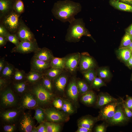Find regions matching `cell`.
Instances as JSON below:
<instances>
[{
    "label": "cell",
    "mask_w": 132,
    "mask_h": 132,
    "mask_svg": "<svg viewBox=\"0 0 132 132\" xmlns=\"http://www.w3.org/2000/svg\"><path fill=\"white\" fill-rule=\"evenodd\" d=\"M80 3L69 0H59L55 2L52 10V14L57 19L69 23L75 18V16L81 11Z\"/></svg>",
    "instance_id": "1"
},
{
    "label": "cell",
    "mask_w": 132,
    "mask_h": 132,
    "mask_svg": "<svg viewBox=\"0 0 132 132\" xmlns=\"http://www.w3.org/2000/svg\"><path fill=\"white\" fill-rule=\"evenodd\" d=\"M83 36H90L85 28L82 19H75L70 23L66 36V41L69 42L79 41Z\"/></svg>",
    "instance_id": "2"
},
{
    "label": "cell",
    "mask_w": 132,
    "mask_h": 132,
    "mask_svg": "<svg viewBox=\"0 0 132 132\" xmlns=\"http://www.w3.org/2000/svg\"><path fill=\"white\" fill-rule=\"evenodd\" d=\"M121 98L117 100L110 103L101 108L98 116L100 120L107 122L111 119L114 115L118 106L122 101Z\"/></svg>",
    "instance_id": "3"
},
{
    "label": "cell",
    "mask_w": 132,
    "mask_h": 132,
    "mask_svg": "<svg viewBox=\"0 0 132 132\" xmlns=\"http://www.w3.org/2000/svg\"><path fill=\"white\" fill-rule=\"evenodd\" d=\"M33 92L37 101L41 105L48 104L53 97L51 92L48 90L43 85H39L33 89Z\"/></svg>",
    "instance_id": "4"
},
{
    "label": "cell",
    "mask_w": 132,
    "mask_h": 132,
    "mask_svg": "<svg viewBox=\"0 0 132 132\" xmlns=\"http://www.w3.org/2000/svg\"><path fill=\"white\" fill-rule=\"evenodd\" d=\"M45 117L49 122L59 123L67 121L69 119L68 115L62 111L54 108H49L44 111Z\"/></svg>",
    "instance_id": "5"
},
{
    "label": "cell",
    "mask_w": 132,
    "mask_h": 132,
    "mask_svg": "<svg viewBox=\"0 0 132 132\" xmlns=\"http://www.w3.org/2000/svg\"><path fill=\"white\" fill-rule=\"evenodd\" d=\"M122 102L118 106L112 117L106 122L108 125H123L127 123L129 121L130 119L126 117L124 112L122 104Z\"/></svg>",
    "instance_id": "6"
},
{
    "label": "cell",
    "mask_w": 132,
    "mask_h": 132,
    "mask_svg": "<svg viewBox=\"0 0 132 132\" xmlns=\"http://www.w3.org/2000/svg\"><path fill=\"white\" fill-rule=\"evenodd\" d=\"M39 48L36 40L32 41H22L13 48L11 52L27 54L35 52Z\"/></svg>",
    "instance_id": "7"
},
{
    "label": "cell",
    "mask_w": 132,
    "mask_h": 132,
    "mask_svg": "<svg viewBox=\"0 0 132 132\" xmlns=\"http://www.w3.org/2000/svg\"><path fill=\"white\" fill-rule=\"evenodd\" d=\"M79 65L80 70L83 72L94 69L96 64L94 59L88 53L84 52L80 54Z\"/></svg>",
    "instance_id": "8"
},
{
    "label": "cell",
    "mask_w": 132,
    "mask_h": 132,
    "mask_svg": "<svg viewBox=\"0 0 132 132\" xmlns=\"http://www.w3.org/2000/svg\"><path fill=\"white\" fill-rule=\"evenodd\" d=\"M19 16L12 12L6 16L4 20L5 26L11 31H15L19 26Z\"/></svg>",
    "instance_id": "9"
},
{
    "label": "cell",
    "mask_w": 132,
    "mask_h": 132,
    "mask_svg": "<svg viewBox=\"0 0 132 132\" xmlns=\"http://www.w3.org/2000/svg\"><path fill=\"white\" fill-rule=\"evenodd\" d=\"M67 95L68 97L75 103H77L79 93L78 88L77 81L73 78L69 83L67 89Z\"/></svg>",
    "instance_id": "10"
},
{
    "label": "cell",
    "mask_w": 132,
    "mask_h": 132,
    "mask_svg": "<svg viewBox=\"0 0 132 132\" xmlns=\"http://www.w3.org/2000/svg\"><path fill=\"white\" fill-rule=\"evenodd\" d=\"M1 104L5 107H12L15 104L16 99L15 95L10 89L4 91L1 95Z\"/></svg>",
    "instance_id": "11"
},
{
    "label": "cell",
    "mask_w": 132,
    "mask_h": 132,
    "mask_svg": "<svg viewBox=\"0 0 132 132\" xmlns=\"http://www.w3.org/2000/svg\"><path fill=\"white\" fill-rule=\"evenodd\" d=\"M17 37L21 41H32L35 40L34 35L25 25L22 24L17 33Z\"/></svg>",
    "instance_id": "12"
},
{
    "label": "cell",
    "mask_w": 132,
    "mask_h": 132,
    "mask_svg": "<svg viewBox=\"0 0 132 132\" xmlns=\"http://www.w3.org/2000/svg\"><path fill=\"white\" fill-rule=\"evenodd\" d=\"M80 56V54L77 53L66 58L65 68L71 72L75 71L79 65Z\"/></svg>",
    "instance_id": "13"
},
{
    "label": "cell",
    "mask_w": 132,
    "mask_h": 132,
    "mask_svg": "<svg viewBox=\"0 0 132 132\" xmlns=\"http://www.w3.org/2000/svg\"><path fill=\"white\" fill-rule=\"evenodd\" d=\"M100 120L98 116L94 117L89 115L85 116L80 118L78 120V126L92 129L95 123Z\"/></svg>",
    "instance_id": "14"
},
{
    "label": "cell",
    "mask_w": 132,
    "mask_h": 132,
    "mask_svg": "<svg viewBox=\"0 0 132 132\" xmlns=\"http://www.w3.org/2000/svg\"><path fill=\"white\" fill-rule=\"evenodd\" d=\"M34 53L33 57L47 62H50L54 57L51 50L45 47L39 48Z\"/></svg>",
    "instance_id": "15"
},
{
    "label": "cell",
    "mask_w": 132,
    "mask_h": 132,
    "mask_svg": "<svg viewBox=\"0 0 132 132\" xmlns=\"http://www.w3.org/2000/svg\"><path fill=\"white\" fill-rule=\"evenodd\" d=\"M118 100L108 93L101 92L97 96L96 106L97 108H101L110 103L116 101Z\"/></svg>",
    "instance_id": "16"
},
{
    "label": "cell",
    "mask_w": 132,
    "mask_h": 132,
    "mask_svg": "<svg viewBox=\"0 0 132 132\" xmlns=\"http://www.w3.org/2000/svg\"><path fill=\"white\" fill-rule=\"evenodd\" d=\"M21 130L24 132H31L33 128V120L30 115L24 114L22 117L20 122Z\"/></svg>",
    "instance_id": "17"
},
{
    "label": "cell",
    "mask_w": 132,
    "mask_h": 132,
    "mask_svg": "<svg viewBox=\"0 0 132 132\" xmlns=\"http://www.w3.org/2000/svg\"><path fill=\"white\" fill-rule=\"evenodd\" d=\"M50 67V62H45L33 57L31 62V70L43 72Z\"/></svg>",
    "instance_id": "18"
},
{
    "label": "cell",
    "mask_w": 132,
    "mask_h": 132,
    "mask_svg": "<svg viewBox=\"0 0 132 132\" xmlns=\"http://www.w3.org/2000/svg\"><path fill=\"white\" fill-rule=\"evenodd\" d=\"M53 80L56 90L60 94L64 93L67 82V77L64 75H60Z\"/></svg>",
    "instance_id": "19"
},
{
    "label": "cell",
    "mask_w": 132,
    "mask_h": 132,
    "mask_svg": "<svg viewBox=\"0 0 132 132\" xmlns=\"http://www.w3.org/2000/svg\"><path fill=\"white\" fill-rule=\"evenodd\" d=\"M97 98L96 94L91 90L82 95L80 99L83 104L90 106L96 104Z\"/></svg>",
    "instance_id": "20"
},
{
    "label": "cell",
    "mask_w": 132,
    "mask_h": 132,
    "mask_svg": "<svg viewBox=\"0 0 132 132\" xmlns=\"http://www.w3.org/2000/svg\"><path fill=\"white\" fill-rule=\"evenodd\" d=\"M37 101L33 96L30 93L25 94L23 97L22 101V105L24 108L31 109L36 107Z\"/></svg>",
    "instance_id": "21"
},
{
    "label": "cell",
    "mask_w": 132,
    "mask_h": 132,
    "mask_svg": "<svg viewBox=\"0 0 132 132\" xmlns=\"http://www.w3.org/2000/svg\"><path fill=\"white\" fill-rule=\"evenodd\" d=\"M97 76L105 82H109L111 79L112 75L109 69L107 67L98 68L96 70Z\"/></svg>",
    "instance_id": "22"
},
{
    "label": "cell",
    "mask_w": 132,
    "mask_h": 132,
    "mask_svg": "<svg viewBox=\"0 0 132 132\" xmlns=\"http://www.w3.org/2000/svg\"><path fill=\"white\" fill-rule=\"evenodd\" d=\"M116 53L119 59L125 64L132 55V52L126 48H119Z\"/></svg>",
    "instance_id": "23"
},
{
    "label": "cell",
    "mask_w": 132,
    "mask_h": 132,
    "mask_svg": "<svg viewBox=\"0 0 132 132\" xmlns=\"http://www.w3.org/2000/svg\"><path fill=\"white\" fill-rule=\"evenodd\" d=\"M18 113L15 110H7L3 112L1 114V117L5 122L10 123L15 120L17 117Z\"/></svg>",
    "instance_id": "24"
},
{
    "label": "cell",
    "mask_w": 132,
    "mask_h": 132,
    "mask_svg": "<svg viewBox=\"0 0 132 132\" xmlns=\"http://www.w3.org/2000/svg\"><path fill=\"white\" fill-rule=\"evenodd\" d=\"M110 3L112 6L122 11L132 12V5L116 0H111Z\"/></svg>",
    "instance_id": "25"
},
{
    "label": "cell",
    "mask_w": 132,
    "mask_h": 132,
    "mask_svg": "<svg viewBox=\"0 0 132 132\" xmlns=\"http://www.w3.org/2000/svg\"><path fill=\"white\" fill-rule=\"evenodd\" d=\"M15 69L13 65L6 62L5 66L0 74L4 78H9L13 76Z\"/></svg>",
    "instance_id": "26"
},
{
    "label": "cell",
    "mask_w": 132,
    "mask_h": 132,
    "mask_svg": "<svg viewBox=\"0 0 132 132\" xmlns=\"http://www.w3.org/2000/svg\"><path fill=\"white\" fill-rule=\"evenodd\" d=\"M44 75V74L43 72L31 70L26 75L25 77L28 81L33 83L43 78Z\"/></svg>",
    "instance_id": "27"
},
{
    "label": "cell",
    "mask_w": 132,
    "mask_h": 132,
    "mask_svg": "<svg viewBox=\"0 0 132 132\" xmlns=\"http://www.w3.org/2000/svg\"><path fill=\"white\" fill-rule=\"evenodd\" d=\"M63 69L55 68L51 67L45 71L44 75L50 80H54L56 77L61 75Z\"/></svg>",
    "instance_id": "28"
},
{
    "label": "cell",
    "mask_w": 132,
    "mask_h": 132,
    "mask_svg": "<svg viewBox=\"0 0 132 132\" xmlns=\"http://www.w3.org/2000/svg\"><path fill=\"white\" fill-rule=\"evenodd\" d=\"M65 58L54 57L50 62L51 67L63 69L65 67Z\"/></svg>",
    "instance_id": "29"
},
{
    "label": "cell",
    "mask_w": 132,
    "mask_h": 132,
    "mask_svg": "<svg viewBox=\"0 0 132 132\" xmlns=\"http://www.w3.org/2000/svg\"><path fill=\"white\" fill-rule=\"evenodd\" d=\"M61 110L63 112L68 116L73 114L75 111L72 103L66 99H63V106Z\"/></svg>",
    "instance_id": "30"
},
{
    "label": "cell",
    "mask_w": 132,
    "mask_h": 132,
    "mask_svg": "<svg viewBox=\"0 0 132 132\" xmlns=\"http://www.w3.org/2000/svg\"><path fill=\"white\" fill-rule=\"evenodd\" d=\"M84 77L90 85L97 76L96 70L91 69L82 72Z\"/></svg>",
    "instance_id": "31"
},
{
    "label": "cell",
    "mask_w": 132,
    "mask_h": 132,
    "mask_svg": "<svg viewBox=\"0 0 132 132\" xmlns=\"http://www.w3.org/2000/svg\"><path fill=\"white\" fill-rule=\"evenodd\" d=\"M77 81L79 93L81 95L91 90L90 85L86 82L81 80H79Z\"/></svg>",
    "instance_id": "32"
},
{
    "label": "cell",
    "mask_w": 132,
    "mask_h": 132,
    "mask_svg": "<svg viewBox=\"0 0 132 132\" xmlns=\"http://www.w3.org/2000/svg\"><path fill=\"white\" fill-rule=\"evenodd\" d=\"M12 5L11 0H0V11L2 13L7 12L11 9Z\"/></svg>",
    "instance_id": "33"
},
{
    "label": "cell",
    "mask_w": 132,
    "mask_h": 132,
    "mask_svg": "<svg viewBox=\"0 0 132 132\" xmlns=\"http://www.w3.org/2000/svg\"><path fill=\"white\" fill-rule=\"evenodd\" d=\"M44 123L47 132H59L60 131L61 127L59 123L49 121L45 122Z\"/></svg>",
    "instance_id": "34"
},
{
    "label": "cell",
    "mask_w": 132,
    "mask_h": 132,
    "mask_svg": "<svg viewBox=\"0 0 132 132\" xmlns=\"http://www.w3.org/2000/svg\"><path fill=\"white\" fill-rule=\"evenodd\" d=\"M105 82L102 79L97 76L90 86L91 88L99 91V90L100 88L101 87L106 86Z\"/></svg>",
    "instance_id": "35"
},
{
    "label": "cell",
    "mask_w": 132,
    "mask_h": 132,
    "mask_svg": "<svg viewBox=\"0 0 132 132\" xmlns=\"http://www.w3.org/2000/svg\"><path fill=\"white\" fill-rule=\"evenodd\" d=\"M132 42V36L126 32L122 40L119 48L126 47Z\"/></svg>",
    "instance_id": "36"
},
{
    "label": "cell",
    "mask_w": 132,
    "mask_h": 132,
    "mask_svg": "<svg viewBox=\"0 0 132 132\" xmlns=\"http://www.w3.org/2000/svg\"><path fill=\"white\" fill-rule=\"evenodd\" d=\"M13 6L15 11L17 14H20L24 11V4L21 0H15Z\"/></svg>",
    "instance_id": "37"
},
{
    "label": "cell",
    "mask_w": 132,
    "mask_h": 132,
    "mask_svg": "<svg viewBox=\"0 0 132 132\" xmlns=\"http://www.w3.org/2000/svg\"><path fill=\"white\" fill-rule=\"evenodd\" d=\"M5 37L7 41L12 43L16 46H17L20 43L19 39L15 34H11L8 33Z\"/></svg>",
    "instance_id": "38"
},
{
    "label": "cell",
    "mask_w": 132,
    "mask_h": 132,
    "mask_svg": "<svg viewBox=\"0 0 132 132\" xmlns=\"http://www.w3.org/2000/svg\"><path fill=\"white\" fill-rule=\"evenodd\" d=\"M26 75L25 71L23 70H20L17 68H15L13 75L14 79L16 81L22 80Z\"/></svg>",
    "instance_id": "39"
},
{
    "label": "cell",
    "mask_w": 132,
    "mask_h": 132,
    "mask_svg": "<svg viewBox=\"0 0 132 132\" xmlns=\"http://www.w3.org/2000/svg\"><path fill=\"white\" fill-rule=\"evenodd\" d=\"M43 78V86L48 90L51 92L53 90L51 80L46 77L44 75Z\"/></svg>",
    "instance_id": "40"
},
{
    "label": "cell",
    "mask_w": 132,
    "mask_h": 132,
    "mask_svg": "<svg viewBox=\"0 0 132 132\" xmlns=\"http://www.w3.org/2000/svg\"><path fill=\"white\" fill-rule=\"evenodd\" d=\"M63 103V99L60 97L56 98L53 102L54 107L57 110H61Z\"/></svg>",
    "instance_id": "41"
},
{
    "label": "cell",
    "mask_w": 132,
    "mask_h": 132,
    "mask_svg": "<svg viewBox=\"0 0 132 132\" xmlns=\"http://www.w3.org/2000/svg\"><path fill=\"white\" fill-rule=\"evenodd\" d=\"M108 124L105 121L97 126L95 127L94 131L96 132H105Z\"/></svg>",
    "instance_id": "42"
},
{
    "label": "cell",
    "mask_w": 132,
    "mask_h": 132,
    "mask_svg": "<svg viewBox=\"0 0 132 132\" xmlns=\"http://www.w3.org/2000/svg\"><path fill=\"white\" fill-rule=\"evenodd\" d=\"M14 87L17 92L19 93H22L26 89V85L25 82H21L16 84Z\"/></svg>",
    "instance_id": "43"
},
{
    "label": "cell",
    "mask_w": 132,
    "mask_h": 132,
    "mask_svg": "<svg viewBox=\"0 0 132 132\" xmlns=\"http://www.w3.org/2000/svg\"><path fill=\"white\" fill-rule=\"evenodd\" d=\"M125 100H123L124 106L132 111V97L128 95L126 96Z\"/></svg>",
    "instance_id": "44"
},
{
    "label": "cell",
    "mask_w": 132,
    "mask_h": 132,
    "mask_svg": "<svg viewBox=\"0 0 132 132\" xmlns=\"http://www.w3.org/2000/svg\"><path fill=\"white\" fill-rule=\"evenodd\" d=\"M123 99L122 103L123 109L124 114L126 117L130 119L132 118V111L126 107L123 103Z\"/></svg>",
    "instance_id": "45"
},
{
    "label": "cell",
    "mask_w": 132,
    "mask_h": 132,
    "mask_svg": "<svg viewBox=\"0 0 132 132\" xmlns=\"http://www.w3.org/2000/svg\"><path fill=\"white\" fill-rule=\"evenodd\" d=\"M40 116V123L44 121L45 117V112L43 110L40 108H37Z\"/></svg>",
    "instance_id": "46"
},
{
    "label": "cell",
    "mask_w": 132,
    "mask_h": 132,
    "mask_svg": "<svg viewBox=\"0 0 132 132\" xmlns=\"http://www.w3.org/2000/svg\"><path fill=\"white\" fill-rule=\"evenodd\" d=\"M4 131L6 132H12L15 129V127L14 125H6L3 127Z\"/></svg>",
    "instance_id": "47"
},
{
    "label": "cell",
    "mask_w": 132,
    "mask_h": 132,
    "mask_svg": "<svg viewBox=\"0 0 132 132\" xmlns=\"http://www.w3.org/2000/svg\"><path fill=\"white\" fill-rule=\"evenodd\" d=\"M36 128L38 132H47L46 127L44 123L40 124Z\"/></svg>",
    "instance_id": "48"
},
{
    "label": "cell",
    "mask_w": 132,
    "mask_h": 132,
    "mask_svg": "<svg viewBox=\"0 0 132 132\" xmlns=\"http://www.w3.org/2000/svg\"><path fill=\"white\" fill-rule=\"evenodd\" d=\"M8 33L5 27L1 25L0 26V35L5 37Z\"/></svg>",
    "instance_id": "49"
},
{
    "label": "cell",
    "mask_w": 132,
    "mask_h": 132,
    "mask_svg": "<svg viewBox=\"0 0 132 132\" xmlns=\"http://www.w3.org/2000/svg\"><path fill=\"white\" fill-rule=\"evenodd\" d=\"M78 127V129L76 132H92V129H88L82 127Z\"/></svg>",
    "instance_id": "50"
},
{
    "label": "cell",
    "mask_w": 132,
    "mask_h": 132,
    "mask_svg": "<svg viewBox=\"0 0 132 132\" xmlns=\"http://www.w3.org/2000/svg\"><path fill=\"white\" fill-rule=\"evenodd\" d=\"M7 41V40L5 37L0 35V47L5 45Z\"/></svg>",
    "instance_id": "51"
},
{
    "label": "cell",
    "mask_w": 132,
    "mask_h": 132,
    "mask_svg": "<svg viewBox=\"0 0 132 132\" xmlns=\"http://www.w3.org/2000/svg\"><path fill=\"white\" fill-rule=\"evenodd\" d=\"M5 59L3 58H1L0 59V72H1L3 69L4 68L5 65Z\"/></svg>",
    "instance_id": "52"
},
{
    "label": "cell",
    "mask_w": 132,
    "mask_h": 132,
    "mask_svg": "<svg viewBox=\"0 0 132 132\" xmlns=\"http://www.w3.org/2000/svg\"><path fill=\"white\" fill-rule=\"evenodd\" d=\"M34 118L37 120L38 123H41L40 116L37 108L35 110V114L34 116Z\"/></svg>",
    "instance_id": "53"
},
{
    "label": "cell",
    "mask_w": 132,
    "mask_h": 132,
    "mask_svg": "<svg viewBox=\"0 0 132 132\" xmlns=\"http://www.w3.org/2000/svg\"><path fill=\"white\" fill-rule=\"evenodd\" d=\"M126 64L129 67H132V55Z\"/></svg>",
    "instance_id": "54"
},
{
    "label": "cell",
    "mask_w": 132,
    "mask_h": 132,
    "mask_svg": "<svg viewBox=\"0 0 132 132\" xmlns=\"http://www.w3.org/2000/svg\"><path fill=\"white\" fill-rule=\"evenodd\" d=\"M6 83V81L5 79L2 78H0V88H1L4 86Z\"/></svg>",
    "instance_id": "55"
},
{
    "label": "cell",
    "mask_w": 132,
    "mask_h": 132,
    "mask_svg": "<svg viewBox=\"0 0 132 132\" xmlns=\"http://www.w3.org/2000/svg\"><path fill=\"white\" fill-rule=\"evenodd\" d=\"M126 32L132 36V24L127 29Z\"/></svg>",
    "instance_id": "56"
},
{
    "label": "cell",
    "mask_w": 132,
    "mask_h": 132,
    "mask_svg": "<svg viewBox=\"0 0 132 132\" xmlns=\"http://www.w3.org/2000/svg\"><path fill=\"white\" fill-rule=\"evenodd\" d=\"M121 2L132 5V0H120Z\"/></svg>",
    "instance_id": "57"
},
{
    "label": "cell",
    "mask_w": 132,
    "mask_h": 132,
    "mask_svg": "<svg viewBox=\"0 0 132 132\" xmlns=\"http://www.w3.org/2000/svg\"><path fill=\"white\" fill-rule=\"evenodd\" d=\"M126 48L129 49L132 52V42L127 47H124Z\"/></svg>",
    "instance_id": "58"
},
{
    "label": "cell",
    "mask_w": 132,
    "mask_h": 132,
    "mask_svg": "<svg viewBox=\"0 0 132 132\" xmlns=\"http://www.w3.org/2000/svg\"><path fill=\"white\" fill-rule=\"evenodd\" d=\"M31 132H38L36 128H33Z\"/></svg>",
    "instance_id": "59"
},
{
    "label": "cell",
    "mask_w": 132,
    "mask_h": 132,
    "mask_svg": "<svg viewBox=\"0 0 132 132\" xmlns=\"http://www.w3.org/2000/svg\"><path fill=\"white\" fill-rule=\"evenodd\" d=\"M131 81L132 80V76H131Z\"/></svg>",
    "instance_id": "60"
},
{
    "label": "cell",
    "mask_w": 132,
    "mask_h": 132,
    "mask_svg": "<svg viewBox=\"0 0 132 132\" xmlns=\"http://www.w3.org/2000/svg\"></svg>",
    "instance_id": "61"
}]
</instances>
